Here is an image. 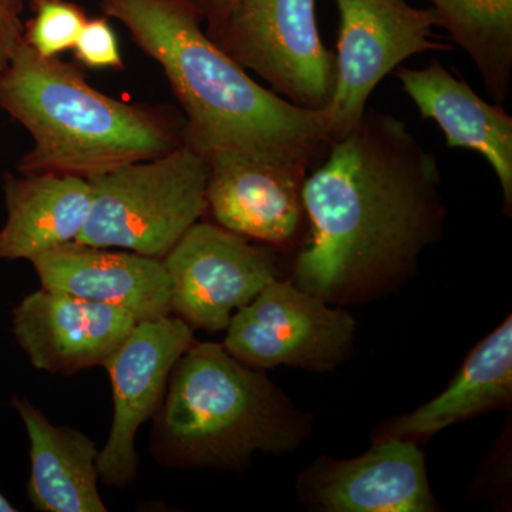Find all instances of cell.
Returning <instances> with one entry per match:
<instances>
[{
    "instance_id": "7a4b0ae2",
    "label": "cell",
    "mask_w": 512,
    "mask_h": 512,
    "mask_svg": "<svg viewBox=\"0 0 512 512\" xmlns=\"http://www.w3.org/2000/svg\"><path fill=\"white\" fill-rule=\"evenodd\" d=\"M164 70L184 138L207 158L239 153L312 165L330 146L328 110L301 109L256 83L202 29L197 0H99Z\"/></svg>"
},
{
    "instance_id": "6da1fadb",
    "label": "cell",
    "mask_w": 512,
    "mask_h": 512,
    "mask_svg": "<svg viewBox=\"0 0 512 512\" xmlns=\"http://www.w3.org/2000/svg\"><path fill=\"white\" fill-rule=\"evenodd\" d=\"M440 187L439 161L407 121L367 109L306 175L309 237L296 256L293 284L340 308L399 288L443 237Z\"/></svg>"
},
{
    "instance_id": "9a60e30c",
    "label": "cell",
    "mask_w": 512,
    "mask_h": 512,
    "mask_svg": "<svg viewBox=\"0 0 512 512\" xmlns=\"http://www.w3.org/2000/svg\"><path fill=\"white\" fill-rule=\"evenodd\" d=\"M403 92L424 120H433L448 148H464L483 156L503 191V211L512 214V117L500 104L478 96L470 84L437 59L423 69L394 70Z\"/></svg>"
},
{
    "instance_id": "7c38bea8",
    "label": "cell",
    "mask_w": 512,
    "mask_h": 512,
    "mask_svg": "<svg viewBox=\"0 0 512 512\" xmlns=\"http://www.w3.org/2000/svg\"><path fill=\"white\" fill-rule=\"evenodd\" d=\"M207 211L220 227L272 247H288L303 220L308 165L239 153L207 157Z\"/></svg>"
},
{
    "instance_id": "277c9868",
    "label": "cell",
    "mask_w": 512,
    "mask_h": 512,
    "mask_svg": "<svg viewBox=\"0 0 512 512\" xmlns=\"http://www.w3.org/2000/svg\"><path fill=\"white\" fill-rule=\"evenodd\" d=\"M154 419L151 451L178 468L242 471L255 453H292L312 431L262 370L224 345L192 342L178 359Z\"/></svg>"
},
{
    "instance_id": "9c48e42d",
    "label": "cell",
    "mask_w": 512,
    "mask_h": 512,
    "mask_svg": "<svg viewBox=\"0 0 512 512\" xmlns=\"http://www.w3.org/2000/svg\"><path fill=\"white\" fill-rule=\"evenodd\" d=\"M163 262L171 313L210 333L227 330L235 312L278 278L271 252L211 222H195Z\"/></svg>"
},
{
    "instance_id": "5bb4252c",
    "label": "cell",
    "mask_w": 512,
    "mask_h": 512,
    "mask_svg": "<svg viewBox=\"0 0 512 512\" xmlns=\"http://www.w3.org/2000/svg\"><path fill=\"white\" fill-rule=\"evenodd\" d=\"M42 288L123 309L140 320L171 315L163 259L67 242L32 259Z\"/></svg>"
},
{
    "instance_id": "cb8c5ba5",
    "label": "cell",
    "mask_w": 512,
    "mask_h": 512,
    "mask_svg": "<svg viewBox=\"0 0 512 512\" xmlns=\"http://www.w3.org/2000/svg\"><path fill=\"white\" fill-rule=\"evenodd\" d=\"M15 507H13L12 504L9 503L8 500H6L5 495L2 494V491H0V512H15Z\"/></svg>"
},
{
    "instance_id": "44dd1931",
    "label": "cell",
    "mask_w": 512,
    "mask_h": 512,
    "mask_svg": "<svg viewBox=\"0 0 512 512\" xmlns=\"http://www.w3.org/2000/svg\"><path fill=\"white\" fill-rule=\"evenodd\" d=\"M73 49L77 59L93 69L123 67L119 40L107 19H87Z\"/></svg>"
},
{
    "instance_id": "d6986e66",
    "label": "cell",
    "mask_w": 512,
    "mask_h": 512,
    "mask_svg": "<svg viewBox=\"0 0 512 512\" xmlns=\"http://www.w3.org/2000/svg\"><path fill=\"white\" fill-rule=\"evenodd\" d=\"M440 28L480 74L485 92L504 106L512 87V0H430Z\"/></svg>"
},
{
    "instance_id": "ac0fdd59",
    "label": "cell",
    "mask_w": 512,
    "mask_h": 512,
    "mask_svg": "<svg viewBox=\"0 0 512 512\" xmlns=\"http://www.w3.org/2000/svg\"><path fill=\"white\" fill-rule=\"evenodd\" d=\"M12 404L28 431V495L33 507L46 512H107L97 487L96 444L82 431L50 423L28 399L13 396Z\"/></svg>"
},
{
    "instance_id": "3957f363",
    "label": "cell",
    "mask_w": 512,
    "mask_h": 512,
    "mask_svg": "<svg viewBox=\"0 0 512 512\" xmlns=\"http://www.w3.org/2000/svg\"><path fill=\"white\" fill-rule=\"evenodd\" d=\"M0 109L22 124L33 147L22 174L90 178L183 146L185 119L174 110L130 104L90 86L59 57L23 40L0 73Z\"/></svg>"
},
{
    "instance_id": "5b68a950",
    "label": "cell",
    "mask_w": 512,
    "mask_h": 512,
    "mask_svg": "<svg viewBox=\"0 0 512 512\" xmlns=\"http://www.w3.org/2000/svg\"><path fill=\"white\" fill-rule=\"evenodd\" d=\"M208 161L190 144L90 178L92 207L76 242L163 259L207 211Z\"/></svg>"
},
{
    "instance_id": "30bf717a",
    "label": "cell",
    "mask_w": 512,
    "mask_h": 512,
    "mask_svg": "<svg viewBox=\"0 0 512 512\" xmlns=\"http://www.w3.org/2000/svg\"><path fill=\"white\" fill-rule=\"evenodd\" d=\"M194 342V329L178 316L140 320L107 360L113 387V424L99 453V477L124 487L137 476V431L153 419L163 403L178 359Z\"/></svg>"
},
{
    "instance_id": "2e32d148",
    "label": "cell",
    "mask_w": 512,
    "mask_h": 512,
    "mask_svg": "<svg viewBox=\"0 0 512 512\" xmlns=\"http://www.w3.org/2000/svg\"><path fill=\"white\" fill-rule=\"evenodd\" d=\"M512 403V316L471 350L443 393L403 416L384 421L375 439H402L420 444L439 431L510 409Z\"/></svg>"
},
{
    "instance_id": "8992f818",
    "label": "cell",
    "mask_w": 512,
    "mask_h": 512,
    "mask_svg": "<svg viewBox=\"0 0 512 512\" xmlns=\"http://www.w3.org/2000/svg\"><path fill=\"white\" fill-rule=\"evenodd\" d=\"M214 42L295 106L332 103L335 53L320 37L316 0H238Z\"/></svg>"
},
{
    "instance_id": "7402d4cb",
    "label": "cell",
    "mask_w": 512,
    "mask_h": 512,
    "mask_svg": "<svg viewBox=\"0 0 512 512\" xmlns=\"http://www.w3.org/2000/svg\"><path fill=\"white\" fill-rule=\"evenodd\" d=\"M23 0H0V73L8 67L20 43L25 40Z\"/></svg>"
},
{
    "instance_id": "4fadbf2b",
    "label": "cell",
    "mask_w": 512,
    "mask_h": 512,
    "mask_svg": "<svg viewBox=\"0 0 512 512\" xmlns=\"http://www.w3.org/2000/svg\"><path fill=\"white\" fill-rule=\"evenodd\" d=\"M136 323L123 309L42 288L13 309L12 330L36 369L74 375L106 365Z\"/></svg>"
},
{
    "instance_id": "52a82bcc",
    "label": "cell",
    "mask_w": 512,
    "mask_h": 512,
    "mask_svg": "<svg viewBox=\"0 0 512 512\" xmlns=\"http://www.w3.org/2000/svg\"><path fill=\"white\" fill-rule=\"evenodd\" d=\"M339 13L336 87L328 107L330 141L362 121L367 101L387 74L414 55L451 52L433 28V8L417 9L406 0H335Z\"/></svg>"
},
{
    "instance_id": "603a6c76",
    "label": "cell",
    "mask_w": 512,
    "mask_h": 512,
    "mask_svg": "<svg viewBox=\"0 0 512 512\" xmlns=\"http://www.w3.org/2000/svg\"><path fill=\"white\" fill-rule=\"evenodd\" d=\"M197 3L204 13V22H207L208 28L205 32L214 40L220 35L238 0H197Z\"/></svg>"
},
{
    "instance_id": "ffe728a7",
    "label": "cell",
    "mask_w": 512,
    "mask_h": 512,
    "mask_svg": "<svg viewBox=\"0 0 512 512\" xmlns=\"http://www.w3.org/2000/svg\"><path fill=\"white\" fill-rule=\"evenodd\" d=\"M33 18L25 25V40L40 56L57 57L73 49L87 22L86 13L69 0H32Z\"/></svg>"
},
{
    "instance_id": "8fae6325",
    "label": "cell",
    "mask_w": 512,
    "mask_h": 512,
    "mask_svg": "<svg viewBox=\"0 0 512 512\" xmlns=\"http://www.w3.org/2000/svg\"><path fill=\"white\" fill-rule=\"evenodd\" d=\"M299 498L323 512L439 510L427 477L426 454L410 440H373L350 460L319 457L298 478Z\"/></svg>"
},
{
    "instance_id": "ba28073f",
    "label": "cell",
    "mask_w": 512,
    "mask_h": 512,
    "mask_svg": "<svg viewBox=\"0 0 512 512\" xmlns=\"http://www.w3.org/2000/svg\"><path fill=\"white\" fill-rule=\"evenodd\" d=\"M355 335L356 320L345 309L275 278L235 312L222 345L255 369L325 373L349 360Z\"/></svg>"
},
{
    "instance_id": "e0dca14e",
    "label": "cell",
    "mask_w": 512,
    "mask_h": 512,
    "mask_svg": "<svg viewBox=\"0 0 512 512\" xmlns=\"http://www.w3.org/2000/svg\"><path fill=\"white\" fill-rule=\"evenodd\" d=\"M8 220L0 229V259H28L76 241L89 218L92 185L60 174H6Z\"/></svg>"
}]
</instances>
